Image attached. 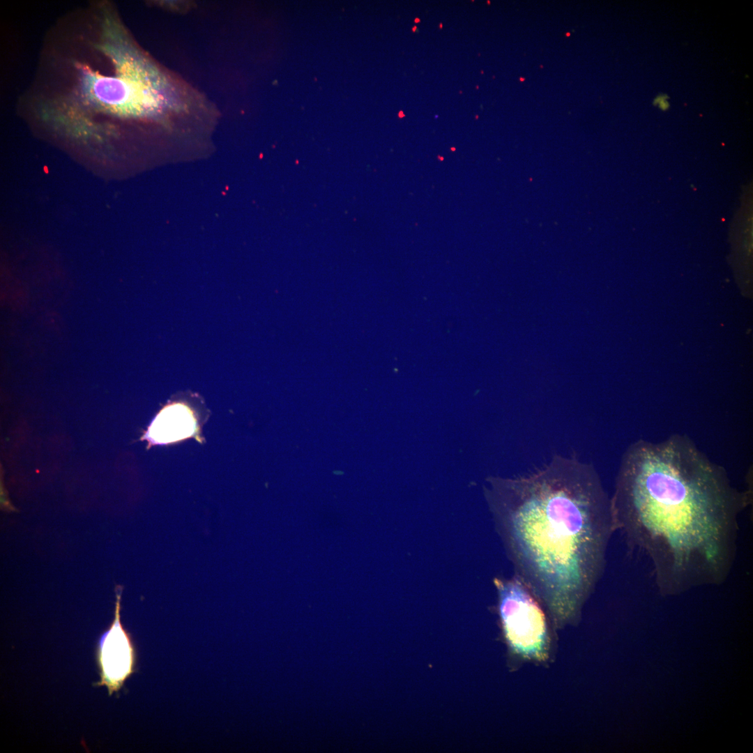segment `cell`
<instances>
[{
    "label": "cell",
    "mask_w": 753,
    "mask_h": 753,
    "mask_svg": "<svg viewBox=\"0 0 753 753\" xmlns=\"http://www.w3.org/2000/svg\"><path fill=\"white\" fill-rule=\"evenodd\" d=\"M610 499L615 533L647 559L662 595L727 581L749 496L688 436L628 446Z\"/></svg>",
    "instance_id": "cell-1"
},
{
    "label": "cell",
    "mask_w": 753,
    "mask_h": 753,
    "mask_svg": "<svg viewBox=\"0 0 753 753\" xmlns=\"http://www.w3.org/2000/svg\"><path fill=\"white\" fill-rule=\"evenodd\" d=\"M489 496L515 575L552 625L575 624L601 579L615 533L611 499L591 463L555 454L528 473L493 478Z\"/></svg>",
    "instance_id": "cell-2"
},
{
    "label": "cell",
    "mask_w": 753,
    "mask_h": 753,
    "mask_svg": "<svg viewBox=\"0 0 753 753\" xmlns=\"http://www.w3.org/2000/svg\"><path fill=\"white\" fill-rule=\"evenodd\" d=\"M73 37L54 55L52 89L40 97L38 109L80 116L154 117L170 109L173 93L155 66L123 43L109 10L84 17ZM55 52V51H54Z\"/></svg>",
    "instance_id": "cell-3"
},
{
    "label": "cell",
    "mask_w": 753,
    "mask_h": 753,
    "mask_svg": "<svg viewBox=\"0 0 753 753\" xmlns=\"http://www.w3.org/2000/svg\"><path fill=\"white\" fill-rule=\"evenodd\" d=\"M667 99L668 98L666 95H660L655 98L653 104L655 105H658L662 110H667L669 107V105L667 101Z\"/></svg>",
    "instance_id": "cell-7"
},
{
    "label": "cell",
    "mask_w": 753,
    "mask_h": 753,
    "mask_svg": "<svg viewBox=\"0 0 753 753\" xmlns=\"http://www.w3.org/2000/svg\"><path fill=\"white\" fill-rule=\"evenodd\" d=\"M196 427L190 409L183 404L174 403L157 415L144 439L153 444H167L192 436Z\"/></svg>",
    "instance_id": "cell-6"
},
{
    "label": "cell",
    "mask_w": 753,
    "mask_h": 753,
    "mask_svg": "<svg viewBox=\"0 0 753 753\" xmlns=\"http://www.w3.org/2000/svg\"><path fill=\"white\" fill-rule=\"evenodd\" d=\"M505 637L512 651L531 661L549 655L552 623L544 607L519 578L494 580Z\"/></svg>",
    "instance_id": "cell-4"
},
{
    "label": "cell",
    "mask_w": 753,
    "mask_h": 753,
    "mask_svg": "<svg viewBox=\"0 0 753 753\" xmlns=\"http://www.w3.org/2000/svg\"><path fill=\"white\" fill-rule=\"evenodd\" d=\"M121 592L120 586L116 595L114 620L101 634L97 649L100 680L96 685L106 686L109 695L121 688L134 672L135 664V651L130 635L121 622Z\"/></svg>",
    "instance_id": "cell-5"
}]
</instances>
